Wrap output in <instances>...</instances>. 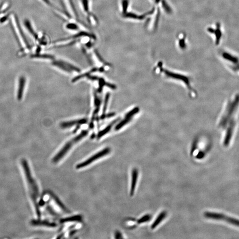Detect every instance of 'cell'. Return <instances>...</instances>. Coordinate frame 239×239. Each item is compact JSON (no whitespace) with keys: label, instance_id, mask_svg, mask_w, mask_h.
Segmentation results:
<instances>
[{"label":"cell","instance_id":"cell-1","mask_svg":"<svg viewBox=\"0 0 239 239\" xmlns=\"http://www.w3.org/2000/svg\"><path fill=\"white\" fill-rule=\"evenodd\" d=\"M239 110V94H237L227 101L218 122V127L225 131L224 141L225 146L229 145L236 129Z\"/></svg>","mask_w":239,"mask_h":239},{"label":"cell","instance_id":"cell-2","mask_svg":"<svg viewBox=\"0 0 239 239\" xmlns=\"http://www.w3.org/2000/svg\"><path fill=\"white\" fill-rule=\"evenodd\" d=\"M21 163H22V166L24 173L25 174L26 179L28 185L31 199L35 207L37 216L40 218L41 212L39 204L37 202V199L39 195L38 186L31 174L29 166L27 160L25 159H23L21 161Z\"/></svg>","mask_w":239,"mask_h":239},{"label":"cell","instance_id":"cell-3","mask_svg":"<svg viewBox=\"0 0 239 239\" xmlns=\"http://www.w3.org/2000/svg\"><path fill=\"white\" fill-rule=\"evenodd\" d=\"M88 132V131H83L81 132L80 134L75 137V138L72 139L69 142H67L64 146V147L62 148L58 153L54 157L53 159H52V162L54 163H57L61 160H62L64 158V156L68 153L70 150L71 149L72 147L74 144L77 143V142H79L81 139H83L84 137H85L87 135Z\"/></svg>","mask_w":239,"mask_h":239},{"label":"cell","instance_id":"cell-4","mask_svg":"<svg viewBox=\"0 0 239 239\" xmlns=\"http://www.w3.org/2000/svg\"><path fill=\"white\" fill-rule=\"evenodd\" d=\"M220 55L225 64L231 71L239 75V57L230 51L222 50Z\"/></svg>","mask_w":239,"mask_h":239},{"label":"cell","instance_id":"cell-5","mask_svg":"<svg viewBox=\"0 0 239 239\" xmlns=\"http://www.w3.org/2000/svg\"><path fill=\"white\" fill-rule=\"evenodd\" d=\"M110 151L111 150L110 148H105L98 153L92 155L89 158H87L86 160L77 164V166H76V168L77 169H80L85 168L87 166L90 165L91 164L94 163L95 161L98 160L100 158H101L102 157H104L106 155H108L110 153Z\"/></svg>","mask_w":239,"mask_h":239},{"label":"cell","instance_id":"cell-6","mask_svg":"<svg viewBox=\"0 0 239 239\" xmlns=\"http://www.w3.org/2000/svg\"><path fill=\"white\" fill-rule=\"evenodd\" d=\"M138 177V170L136 168L133 169L132 172V181L131 184L130 195L131 196L133 195L134 194L135 189L137 186V181Z\"/></svg>","mask_w":239,"mask_h":239},{"label":"cell","instance_id":"cell-7","mask_svg":"<svg viewBox=\"0 0 239 239\" xmlns=\"http://www.w3.org/2000/svg\"><path fill=\"white\" fill-rule=\"evenodd\" d=\"M221 27V26L220 24L218 23V24H216V28L213 29L210 28L208 29V31L210 33H214V36H215V39H216L215 42H216V44L217 45H218L220 43L221 39L222 38V35Z\"/></svg>","mask_w":239,"mask_h":239},{"label":"cell","instance_id":"cell-8","mask_svg":"<svg viewBox=\"0 0 239 239\" xmlns=\"http://www.w3.org/2000/svg\"><path fill=\"white\" fill-rule=\"evenodd\" d=\"M31 224L33 226H43L47 227L54 228L57 226L55 223L47 221H41L40 220H34L31 221Z\"/></svg>","mask_w":239,"mask_h":239},{"label":"cell","instance_id":"cell-9","mask_svg":"<svg viewBox=\"0 0 239 239\" xmlns=\"http://www.w3.org/2000/svg\"><path fill=\"white\" fill-rule=\"evenodd\" d=\"M87 122V120L86 119H82L79 120H74V121H70V122H64L61 124V127L63 128H66L71 126H73L75 125H81V124H86Z\"/></svg>","mask_w":239,"mask_h":239},{"label":"cell","instance_id":"cell-10","mask_svg":"<svg viewBox=\"0 0 239 239\" xmlns=\"http://www.w3.org/2000/svg\"><path fill=\"white\" fill-rule=\"evenodd\" d=\"M204 216L206 218L214 220H224L225 215L222 214H218L216 213H211V212H205L204 213Z\"/></svg>","mask_w":239,"mask_h":239},{"label":"cell","instance_id":"cell-11","mask_svg":"<svg viewBox=\"0 0 239 239\" xmlns=\"http://www.w3.org/2000/svg\"><path fill=\"white\" fill-rule=\"evenodd\" d=\"M81 221H82V216L81 215H77L61 219L60 220V222L61 223H65L71 222H79Z\"/></svg>","mask_w":239,"mask_h":239},{"label":"cell","instance_id":"cell-12","mask_svg":"<svg viewBox=\"0 0 239 239\" xmlns=\"http://www.w3.org/2000/svg\"><path fill=\"white\" fill-rule=\"evenodd\" d=\"M166 216V212L164 211V212H161V213L158 215V216H157V218L155 220V221L153 223V224H152V226H151V229H155V228H156V227H157L161 222V221H162L165 218Z\"/></svg>","mask_w":239,"mask_h":239},{"label":"cell","instance_id":"cell-13","mask_svg":"<svg viewBox=\"0 0 239 239\" xmlns=\"http://www.w3.org/2000/svg\"><path fill=\"white\" fill-rule=\"evenodd\" d=\"M119 120V119L118 118L117 119L115 120V121L112 122L111 124L108 125L107 127H106L103 130H102L100 132L98 133V134H97V139H100V138L102 137L103 136L106 135V134H107L109 132H110L111 128H112V126H113L116 123H117V122Z\"/></svg>","mask_w":239,"mask_h":239},{"label":"cell","instance_id":"cell-14","mask_svg":"<svg viewBox=\"0 0 239 239\" xmlns=\"http://www.w3.org/2000/svg\"><path fill=\"white\" fill-rule=\"evenodd\" d=\"M97 70V68H93L91 70H90L89 72H88L86 73L79 75L75 77V78H74V79H72V82H75V81H78L79 79L84 78V77H87L89 75H91V73L94 72L96 71Z\"/></svg>","mask_w":239,"mask_h":239},{"label":"cell","instance_id":"cell-15","mask_svg":"<svg viewBox=\"0 0 239 239\" xmlns=\"http://www.w3.org/2000/svg\"><path fill=\"white\" fill-rule=\"evenodd\" d=\"M110 93H108L106 94V97H105L104 105L103 109V113L101 117V119H104L105 118L106 112L107 110V105H108V101H109V99H110Z\"/></svg>","mask_w":239,"mask_h":239},{"label":"cell","instance_id":"cell-16","mask_svg":"<svg viewBox=\"0 0 239 239\" xmlns=\"http://www.w3.org/2000/svg\"><path fill=\"white\" fill-rule=\"evenodd\" d=\"M132 119V117H127L125 116V119L122 120V122H120L119 123L117 124V125L115 127V130L116 131L119 130L121 128H122L124 125L129 123Z\"/></svg>","mask_w":239,"mask_h":239},{"label":"cell","instance_id":"cell-17","mask_svg":"<svg viewBox=\"0 0 239 239\" xmlns=\"http://www.w3.org/2000/svg\"><path fill=\"white\" fill-rule=\"evenodd\" d=\"M53 65L54 66H57L59 68H61V69L63 70L64 71L66 72H71V70L69 69V68H67V67L65 65H64L61 61H54L52 63Z\"/></svg>","mask_w":239,"mask_h":239},{"label":"cell","instance_id":"cell-18","mask_svg":"<svg viewBox=\"0 0 239 239\" xmlns=\"http://www.w3.org/2000/svg\"><path fill=\"white\" fill-rule=\"evenodd\" d=\"M224 220L232 224V225H234L235 226H239V220H238L233 219L231 217L226 216Z\"/></svg>","mask_w":239,"mask_h":239},{"label":"cell","instance_id":"cell-19","mask_svg":"<svg viewBox=\"0 0 239 239\" xmlns=\"http://www.w3.org/2000/svg\"><path fill=\"white\" fill-rule=\"evenodd\" d=\"M61 62H62L64 65H65L67 68L70 69V70H75V71L76 72L80 71V70L79 69V68H77L76 66H74L73 65H71V64H70L69 63L64 62V61H61Z\"/></svg>","mask_w":239,"mask_h":239},{"label":"cell","instance_id":"cell-20","mask_svg":"<svg viewBox=\"0 0 239 239\" xmlns=\"http://www.w3.org/2000/svg\"><path fill=\"white\" fill-rule=\"evenodd\" d=\"M122 5L123 13L124 14L125 13H127V10L128 5V0H122Z\"/></svg>","mask_w":239,"mask_h":239},{"label":"cell","instance_id":"cell-21","mask_svg":"<svg viewBox=\"0 0 239 239\" xmlns=\"http://www.w3.org/2000/svg\"><path fill=\"white\" fill-rule=\"evenodd\" d=\"M66 28L71 30H77L79 29V27L75 23H71L66 24Z\"/></svg>","mask_w":239,"mask_h":239},{"label":"cell","instance_id":"cell-22","mask_svg":"<svg viewBox=\"0 0 239 239\" xmlns=\"http://www.w3.org/2000/svg\"><path fill=\"white\" fill-rule=\"evenodd\" d=\"M81 1H82V4L85 11L86 13L88 12L89 11L88 0H81Z\"/></svg>","mask_w":239,"mask_h":239},{"label":"cell","instance_id":"cell-23","mask_svg":"<svg viewBox=\"0 0 239 239\" xmlns=\"http://www.w3.org/2000/svg\"><path fill=\"white\" fill-rule=\"evenodd\" d=\"M150 219V216L149 215H145V216H143V217H141L140 219H139V220L138 221V223L139 224L143 223L145 222L148 221Z\"/></svg>","mask_w":239,"mask_h":239},{"label":"cell","instance_id":"cell-24","mask_svg":"<svg viewBox=\"0 0 239 239\" xmlns=\"http://www.w3.org/2000/svg\"><path fill=\"white\" fill-rule=\"evenodd\" d=\"M99 87L98 89V92L101 93V92L102 91L103 87L105 85V83H106V82H105V80H104V79H102V78H100V79H99Z\"/></svg>","mask_w":239,"mask_h":239},{"label":"cell","instance_id":"cell-25","mask_svg":"<svg viewBox=\"0 0 239 239\" xmlns=\"http://www.w3.org/2000/svg\"><path fill=\"white\" fill-rule=\"evenodd\" d=\"M41 58H45L51 59L53 60L54 57L51 55H35V57Z\"/></svg>","mask_w":239,"mask_h":239},{"label":"cell","instance_id":"cell-26","mask_svg":"<svg viewBox=\"0 0 239 239\" xmlns=\"http://www.w3.org/2000/svg\"><path fill=\"white\" fill-rule=\"evenodd\" d=\"M105 85L107 86L108 87L110 88L111 89L115 90L117 88V87L114 84H111L110 83H105Z\"/></svg>","mask_w":239,"mask_h":239},{"label":"cell","instance_id":"cell-27","mask_svg":"<svg viewBox=\"0 0 239 239\" xmlns=\"http://www.w3.org/2000/svg\"><path fill=\"white\" fill-rule=\"evenodd\" d=\"M87 77L89 79H90V80H93V81L97 80L98 79H99V78H98L97 76H90V75H89Z\"/></svg>","mask_w":239,"mask_h":239},{"label":"cell","instance_id":"cell-28","mask_svg":"<svg viewBox=\"0 0 239 239\" xmlns=\"http://www.w3.org/2000/svg\"><path fill=\"white\" fill-rule=\"evenodd\" d=\"M115 115V112H111V113H109V114L106 115L105 116V118H109L112 117L114 116Z\"/></svg>","mask_w":239,"mask_h":239},{"label":"cell","instance_id":"cell-29","mask_svg":"<svg viewBox=\"0 0 239 239\" xmlns=\"http://www.w3.org/2000/svg\"><path fill=\"white\" fill-rule=\"evenodd\" d=\"M204 156V153H202V152H200V153H199V154H198L197 157V158H203Z\"/></svg>","mask_w":239,"mask_h":239},{"label":"cell","instance_id":"cell-30","mask_svg":"<svg viewBox=\"0 0 239 239\" xmlns=\"http://www.w3.org/2000/svg\"><path fill=\"white\" fill-rule=\"evenodd\" d=\"M120 235H121V233H120L119 232H116V234L115 235L116 238H117L118 236H119L120 238H122V237L120 236Z\"/></svg>","mask_w":239,"mask_h":239},{"label":"cell","instance_id":"cell-31","mask_svg":"<svg viewBox=\"0 0 239 239\" xmlns=\"http://www.w3.org/2000/svg\"><path fill=\"white\" fill-rule=\"evenodd\" d=\"M79 127H80V126H79V125H78V126H77V127H76L75 129V130L74 131V132H76L78 131V130L79 129Z\"/></svg>","mask_w":239,"mask_h":239},{"label":"cell","instance_id":"cell-32","mask_svg":"<svg viewBox=\"0 0 239 239\" xmlns=\"http://www.w3.org/2000/svg\"><path fill=\"white\" fill-rule=\"evenodd\" d=\"M100 71L101 72H103L104 71V68H103V67H101V68L100 69H99Z\"/></svg>","mask_w":239,"mask_h":239}]
</instances>
